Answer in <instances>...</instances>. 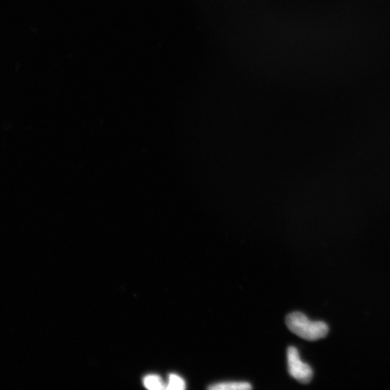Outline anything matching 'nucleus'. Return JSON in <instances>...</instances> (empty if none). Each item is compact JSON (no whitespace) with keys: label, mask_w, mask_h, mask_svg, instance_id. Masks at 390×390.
Returning a JSON list of instances; mask_svg holds the SVG:
<instances>
[{"label":"nucleus","mask_w":390,"mask_h":390,"mask_svg":"<svg viewBox=\"0 0 390 390\" xmlns=\"http://www.w3.org/2000/svg\"><path fill=\"white\" fill-rule=\"evenodd\" d=\"M165 389L171 390H184L186 389V382L180 376L176 374H171L169 376V382Z\"/></svg>","instance_id":"obj_5"},{"label":"nucleus","mask_w":390,"mask_h":390,"mask_svg":"<svg viewBox=\"0 0 390 390\" xmlns=\"http://www.w3.org/2000/svg\"><path fill=\"white\" fill-rule=\"evenodd\" d=\"M144 386L151 390H159L165 389L164 382L162 379L157 374H149L144 379Z\"/></svg>","instance_id":"obj_4"},{"label":"nucleus","mask_w":390,"mask_h":390,"mask_svg":"<svg viewBox=\"0 0 390 390\" xmlns=\"http://www.w3.org/2000/svg\"><path fill=\"white\" fill-rule=\"evenodd\" d=\"M252 388L253 386L246 382H218L208 387L211 390H248Z\"/></svg>","instance_id":"obj_3"},{"label":"nucleus","mask_w":390,"mask_h":390,"mask_svg":"<svg viewBox=\"0 0 390 390\" xmlns=\"http://www.w3.org/2000/svg\"><path fill=\"white\" fill-rule=\"evenodd\" d=\"M286 324L290 332L302 339L316 341L327 336L329 328L323 322L312 321L301 312H292L286 318Z\"/></svg>","instance_id":"obj_1"},{"label":"nucleus","mask_w":390,"mask_h":390,"mask_svg":"<svg viewBox=\"0 0 390 390\" xmlns=\"http://www.w3.org/2000/svg\"><path fill=\"white\" fill-rule=\"evenodd\" d=\"M288 369L292 378L302 384L310 383L313 378V370L300 358L299 352L295 346H290L287 350Z\"/></svg>","instance_id":"obj_2"}]
</instances>
